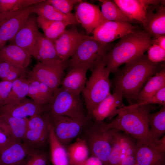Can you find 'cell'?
Returning a JSON list of instances; mask_svg holds the SVG:
<instances>
[{"mask_svg": "<svg viewBox=\"0 0 165 165\" xmlns=\"http://www.w3.org/2000/svg\"><path fill=\"white\" fill-rule=\"evenodd\" d=\"M125 64L115 74L113 92L121 94L123 98L137 101L139 94L148 79L164 67L151 61L144 54Z\"/></svg>", "mask_w": 165, "mask_h": 165, "instance_id": "cell-1", "label": "cell"}, {"mask_svg": "<svg viewBox=\"0 0 165 165\" xmlns=\"http://www.w3.org/2000/svg\"><path fill=\"white\" fill-rule=\"evenodd\" d=\"M154 109L152 105L131 107L124 106L111 122H103L106 129H114L123 131L127 134L151 148L154 141L150 138L149 134L148 117Z\"/></svg>", "mask_w": 165, "mask_h": 165, "instance_id": "cell-2", "label": "cell"}, {"mask_svg": "<svg viewBox=\"0 0 165 165\" xmlns=\"http://www.w3.org/2000/svg\"><path fill=\"white\" fill-rule=\"evenodd\" d=\"M152 41L149 34L137 28L123 36L105 55L106 69L115 74L120 66L144 54Z\"/></svg>", "mask_w": 165, "mask_h": 165, "instance_id": "cell-3", "label": "cell"}, {"mask_svg": "<svg viewBox=\"0 0 165 165\" xmlns=\"http://www.w3.org/2000/svg\"><path fill=\"white\" fill-rule=\"evenodd\" d=\"M105 56L90 70L91 76L82 92L88 116L92 110L111 94L110 73L106 68Z\"/></svg>", "mask_w": 165, "mask_h": 165, "instance_id": "cell-4", "label": "cell"}, {"mask_svg": "<svg viewBox=\"0 0 165 165\" xmlns=\"http://www.w3.org/2000/svg\"><path fill=\"white\" fill-rule=\"evenodd\" d=\"M103 121H94L84 130V137L89 152L96 157L103 165H107L112 146L115 129H106Z\"/></svg>", "mask_w": 165, "mask_h": 165, "instance_id": "cell-5", "label": "cell"}, {"mask_svg": "<svg viewBox=\"0 0 165 165\" xmlns=\"http://www.w3.org/2000/svg\"><path fill=\"white\" fill-rule=\"evenodd\" d=\"M47 106L46 113L50 115L80 119L87 117L80 94L61 87L53 92Z\"/></svg>", "mask_w": 165, "mask_h": 165, "instance_id": "cell-6", "label": "cell"}, {"mask_svg": "<svg viewBox=\"0 0 165 165\" xmlns=\"http://www.w3.org/2000/svg\"><path fill=\"white\" fill-rule=\"evenodd\" d=\"M113 46L112 43L100 42L89 36L80 44L68 61V66L70 69L86 66L90 70Z\"/></svg>", "mask_w": 165, "mask_h": 165, "instance_id": "cell-7", "label": "cell"}, {"mask_svg": "<svg viewBox=\"0 0 165 165\" xmlns=\"http://www.w3.org/2000/svg\"><path fill=\"white\" fill-rule=\"evenodd\" d=\"M46 113L55 135L66 148L84 130L87 124V116L85 118L80 119Z\"/></svg>", "mask_w": 165, "mask_h": 165, "instance_id": "cell-8", "label": "cell"}, {"mask_svg": "<svg viewBox=\"0 0 165 165\" xmlns=\"http://www.w3.org/2000/svg\"><path fill=\"white\" fill-rule=\"evenodd\" d=\"M68 61L59 60L52 61H38L28 75L48 86L53 92L59 88L64 71L68 66Z\"/></svg>", "mask_w": 165, "mask_h": 165, "instance_id": "cell-9", "label": "cell"}, {"mask_svg": "<svg viewBox=\"0 0 165 165\" xmlns=\"http://www.w3.org/2000/svg\"><path fill=\"white\" fill-rule=\"evenodd\" d=\"M50 123L46 113L28 118L23 143L32 148H42L49 141Z\"/></svg>", "mask_w": 165, "mask_h": 165, "instance_id": "cell-10", "label": "cell"}, {"mask_svg": "<svg viewBox=\"0 0 165 165\" xmlns=\"http://www.w3.org/2000/svg\"><path fill=\"white\" fill-rule=\"evenodd\" d=\"M75 13L76 20L89 35L96 28L108 21L103 16L99 6L83 1L77 3Z\"/></svg>", "mask_w": 165, "mask_h": 165, "instance_id": "cell-11", "label": "cell"}, {"mask_svg": "<svg viewBox=\"0 0 165 165\" xmlns=\"http://www.w3.org/2000/svg\"><path fill=\"white\" fill-rule=\"evenodd\" d=\"M75 26L66 29L53 43L59 57L63 61H68L82 42L90 36L79 32Z\"/></svg>", "mask_w": 165, "mask_h": 165, "instance_id": "cell-12", "label": "cell"}, {"mask_svg": "<svg viewBox=\"0 0 165 165\" xmlns=\"http://www.w3.org/2000/svg\"><path fill=\"white\" fill-rule=\"evenodd\" d=\"M38 27L36 18L30 15L24 24L10 41V44L19 46L35 57L40 32Z\"/></svg>", "mask_w": 165, "mask_h": 165, "instance_id": "cell-13", "label": "cell"}, {"mask_svg": "<svg viewBox=\"0 0 165 165\" xmlns=\"http://www.w3.org/2000/svg\"><path fill=\"white\" fill-rule=\"evenodd\" d=\"M137 28L129 22L107 21L96 28L92 33L94 38L97 41L109 43L133 32Z\"/></svg>", "mask_w": 165, "mask_h": 165, "instance_id": "cell-14", "label": "cell"}, {"mask_svg": "<svg viewBox=\"0 0 165 165\" xmlns=\"http://www.w3.org/2000/svg\"><path fill=\"white\" fill-rule=\"evenodd\" d=\"M165 1L149 5L146 11L143 25L144 31L152 38L165 35Z\"/></svg>", "mask_w": 165, "mask_h": 165, "instance_id": "cell-15", "label": "cell"}, {"mask_svg": "<svg viewBox=\"0 0 165 165\" xmlns=\"http://www.w3.org/2000/svg\"><path fill=\"white\" fill-rule=\"evenodd\" d=\"M30 6L18 11L0 22V49L13 38L25 23L31 13Z\"/></svg>", "mask_w": 165, "mask_h": 165, "instance_id": "cell-16", "label": "cell"}, {"mask_svg": "<svg viewBox=\"0 0 165 165\" xmlns=\"http://www.w3.org/2000/svg\"><path fill=\"white\" fill-rule=\"evenodd\" d=\"M123 98L121 94L113 92L100 103L88 116L94 121H102L107 118L111 119L116 116L125 105Z\"/></svg>", "mask_w": 165, "mask_h": 165, "instance_id": "cell-17", "label": "cell"}, {"mask_svg": "<svg viewBox=\"0 0 165 165\" xmlns=\"http://www.w3.org/2000/svg\"><path fill=\"white\" fill-rule=\"evenodd\" d=\"M47 111V105H38L32 99L26 97L16 104L5 105L0 108V114H5L21 118H28V117L42 114Z\"/></svg>", "mask_w": 165, "mask_h": 165, "instance_id": "cell-18", "label": "cell"}, {"mask_svg": "<svg viewBox=\"0 0 165 165\" xmlns=\"http://www.w3.org/2000/svg\"><path fill=\"white\" fill-rule=\"evenodd\" d=\"M114 2L132 21H138L142 24L145 19L147 9L150 5L162 2L160 0H114Z\"/></svg>", "mask_w": 165, "mask_h": 165, "instance_id": "cell-19", "label": "cell"}, {"mask_svg": "<svg viewBox=\"0 0 165 165\" xmlns=\"http://www.w3.org/2000/svg\"><path fill=\"white\" fill-rule=\"evenodd\" d=\"M31 13L46 19L54 21L65 22L69 25H76L78 22L75 13L70 15L65 14L54 7L46 2L45 0L30 6Z\"/></svg>", "mask_w": 165, "mask_h": 165, "instance_id": "cell-20", "label": "cell"}, {"mask_svg": "<svg viewBox=\"0 0 165 165\" xmlns=\"http://www.w3.org/2000/svg\"><path fill=\"white\" fill-rule=\"evenodd\" d=\"M31 148L22 142H13L0 152V165H18Z\"/></svg>", "mask_w": 165, "mask_h": 165, "instance_id": "cell-21", "label": "cell"}, {"mask_svg": "<svg viewBox=\"0 0 165 165\" xmlns=\"http://www.w3.org/2000/svg\"><path fill=\"white\" fill-rule=\"evenodd\" d=\"M28 118L13 117L5 114H0V126L14 140L23 141Z\"/></svg>", "mask_w": 165, "mask_h": 165, "instance_id": "cell-22", "label": "cell"}, {"mask_svg": "<svg viewBox=\"0 0 165 165\" xmlns=\"http://www.w3.org/2000/svg\"><path fill=\"white\" fill-rule=\"evenodd\" d=\"M89 69L86 66L70 68L60 84L61 87L80 94L84 90L86 82V73Z\"/></svg>", "mask_w": 165, "mask_h": 165, "instance_id": "cell-23", "label": "cell"}, {"mask_svg": "<svg viewBox=\"0 0 165 165\" xmlns=\"http://www.w3.org/2000/svg\"><path fill=\"white\" fill-rule=\"evenodd\" d=\"M135 159L137 165H164L165 153L158 152L136 141Z\"/></svg>", "mask_w": 165, "mask_h": 165, "instance_id": "cell-24", "label": "cell"}, {"mask_svg": "<svg viewBox=\"0 0 165 165\" xmlns=\"http://www.w3.org/2000/svg\"><path fill=\"white\" fill-rule=\"evenodd\" d=\"M31 55L19 46L12 44L0 49V61H8L26 68L29 65Z\"/></svg>", "mask_w": 165, "mask_h": 165, "instance_id": "cell-25", "label": "cell"}, {"mask_svg": "<svg viewBox=\"0 0 165 165\" xmlns=\"http://www.w3.org/2000/svg\"><path fill=\"white\" fill-rule=\"evenodd\" d=\"M48 142L52 165H70L67 148L56 137L50 123Z\"/></svg>", "mask_w": 165, "mask_h": 165, "instance_id": "cell-26", "label": "cell"}, {"mask_svg": "<svg viewBox=\"0 0 165 165\" xmlns=\"http://www.w3.org/2000/svg\"><path fill=\"white\" fill-rule=\"evenodd\" d=\"M29 87L27 95L36 104L46 105L50 101L53 94V91L44 83L32 79L28 75Z\"/></svg>", "mask_w": 165, "mask_h": 165, "instance_id": "cell-27", "label": "cell"}, {"mask_svg": "<svg viewBox=\"0 0 165 165\" xmlns=\"http://www.w3.org/2000/svg\"><path fill=\"white\" fill-rule=\"evenodd\" d=\"M164 86H165V67L148 79L139 94L137 103L142 102L150 98Z\"/></svg>", "mask_w": 165, "mask_h": 165, "instance_id": "cell-28", "label": "cell"}, {"mask_svg": "<svg viewBox=\"0 0 165 165\" xmlns=\"http://www.w3.org/2000/svg\"><path fill=\"white\" fill-rule=\"evenodd\" d=\"M35 58L41 62L61 60L57 54L54 43L40 32L37 41Z\"/></svg>", "mask_w": 165, "mask_h": 165, "instance_id": "cell-29", "label": "cell"}, {"mask_svg": "<svg viewBox=\"0 0 165 165\" xmlns=\"http://www.w3.org/2000/svg\"><path fill=\"white\" fill-rule=\"evenodd\" d=\"M36 20L38 26L43 31L45 36L53 43L69 25L66 22L50 20L40 16L36 18Z\"/></svg>", "mask_w": 165, "mask_h": 165, "instance_id": "cell-30", "label": "cell"}, {"mask_svg": "<svg viewBox=\"0 0 165 165\" xmlns=\"http://www.w3.org/2000/svg\"><path fill=\"white\" fill-rule=\"evenodd\" d=\"M29 87L28 74L23 75L14 81L11 91L3 105L16 104L27 96Z\"/></svg>", "mask_w": 165, "mask_h": 165, "instance_id": "cell-31", "label": "cell"}, {"mask_svg": "<svg viewBox=\"0 0 165 165\" xmlns=\"http://www.w3.org/2000/svg\"><path fill=\"white\" fill-rule=\"evenodd\" d=\"M66 148L70 165H80L89 157V149L83 138H77Z\"/></svg>", "mask_w": 165, "mask_h": 165, "instance_id": "cell-32", "label": "cell"}, {"mask_svg": "<svg viewBox=\"0 0 165 165\" xmlns=\"http://www.w3.org/2000/svg\"><path fill=\"white\" fill-rule=\"evenodd\" d=\"M148 123L151 139L154 141L160 139L165 133V105L159 111L149 114Z\"/></svg>", "mask_w": 165, "mask_h": 165, "instance_id": "cell-33", "label": "cell"}, {"mask_svg": "<svg viewBox=\"0 0 165 165\" xmlns=\"http://www.w3.org/2000/svg\"><path fill=\"white\" fill-rule=\"evenodd\" d=\"M43 0H0V22L24 8Z\"/></svg>", "mask_w": 165, "mask_h": 165, "instance_id": "cell-34", "label": "cell"}, {"mask_svg": "<svg viewBox=\"0 0 165 165\" xmlns=\"http://www.w3.org/2000/svg\"><path fill=\"white\" fill-rule=\"evenodd\" d=\"M101 2V11L108 21L130 23L131 20L112 1L100 0Z\"/></svg>", "mask_w": 165, "mask_h": 165, "instance_id": "cell-35", "label": "cell"}, {"mask_svg": "<svg viewBox=\"0 0 165 165\" xmlns=\"http://www.w3.org/2000/svg\"><path fill=\"white\" fill-rule=\"evenodd\" d=\"M28 72L26 68L8 61H0V78L2 80L13 82Z\"/></svg>", "mask_w": 165, "mask_h": 165, "instance_id": "cell-36", "label": "cell"}, {"mask_svg": "<svg viewBox=\"0 0 165 165\" xmlns=\"http://www.w3.org/2000/svg\"><path fill=\"white\" fill-rule=\"evenodd\" d=\"M48 158L40 149L31 148L27 156L18 165H48Z\"/></svg>", "mask_w": 165, "mask_h": 165, "instance_id": "cell-37", "label": "cell"}, {"mask_svg": "<svg viewBox=\"0 0 165 165\" xmlns=\"http://www.w3.org/2000/svg\"><path fill=\"white\" fill-rule=\"evenodd\" d=\"M122 133L115 129L114 138L107 165H119L122 159L121 146Z\"/></svg>", "mask_w": 165, "mask_h": 165, "instance_id": "cell-38", "label": "cell"}, {"mask_svg": "<svg viewBox=\"0 0 165 165\" xmlns=\"http://www.w3.org/2000/svg\"><path fill=\"white\" fill-rule=\"evenodd\" d=\"M121 150L122 159L119 165H137L135 159L136 144L124 143L121 145Z\"/></svg>", "mask_w": 165, "mask_h": 165, "instance_id": "cell-39", "label": "cell"}, {"mask_svg": "<svg viewBox=\"0 0 165 165\" xmlns=\"http://www.w3.org/2000/svg\"><path fill=\"white\" fill-rule=\"evenodd\" d=\"M81 0H46L45 1L52 6L62 13L67 15L72 13L71 11L74 6L81 2Z\"/></svg>", "mask_w": 165, "mask_h": 165, "instance_id": "cell-40", "label": "cell"}, {"mask_svg": "<svg viewBox=\"0 0 165 165\" xmlns=\"http://www.w3.org/2000/svg\"><path fill=\"white\" fill-rule=\"evenodd\" d=\"M158 104L162 105H165V86L157 92L150 98L140 102H137L129 105L131 107Z\"/></svg>", "mask_w": 165, "mask_h": 165, "instance_id": "cell-41", "label": "cell"}, {"mask_svg": "<svg viewBox=\"0 0 165 165\" xmlns=\"http://www.w3.org/2000/svg\"><path fill=\"white\" fill-rule=\"evenodd\" d=\"M147 57L151 61L156 63L164 61L165 50L156 45H152L147 50Z\"/></svg>", "mask_w": 165, "mask_h": 165, "instance_id": "cell-42", "label": "cell"}, {"mask_svg": "<svg viewBox=\"0 0 165 165\" xmlns=\"http://www.w3.org/2000/svg\"><path fill=\"white\" fill-rule=\"evenodd\" d=\"M13 82L2 80L0 82V108L4 103L11 91Z\"/></svg>", "mask_w": 165, "mask_h": 165, "instance_id": "cell-43", "label": "cell"}, {"mask_svg": "<svg viewBox=\"0 0 165 165\" xmlns=\"http://www.w3.org/2000/svg\"><path fill=\"white\" fill-rule=\"evenodd\" d=\"M14 141L0 126V152Z\"/></svg>", "mask_w": 165, "mask_h": 165, "instance_id": "cell-44", "label": "cell"}, {"mask_svg": "<svg viewBox=\"0 0 165 165\" xmlns=\"http://www.w3.org/2000/svg\"><path fill=\"white\" fill-rule=\"evenodd\" d=\"M158 152L165 153V136L164 135L160 139L157 140L153 149Z\"/></svg>", "mask_w": 165, "mask_h": 165, "instance_id": "cell-45", "label": "cell"}, {"mask_svg": "<svg viewBox=\"0 0 165 165\" xmlns=\"http://www.w3.org/2000/svg\"><path fill=\"white\" fill-rule=\"evenodd\" d=\"M80 165H103L101 161L97 158L92 156L88 157Z\"/></svg>", "mask_w": 165, "mask_h": 165, "instance_id": "cell-46", "label": "cell"}, {"mask_svg": "<svg viewBox=\"0 0 165 165\" xmlns=\"http://www.w3.org/2000/svg\"><path fill=\"white\" fill-rule=\"evenodd\" d=\"M152 45H157L165 50V35L161 36L156 38H152Z\"/></svg>", "mask_w": 165, "mask_h": 165, "instance_id": "cell-47", "label": "cell"}, {"mask_svg": "<svg viewBox=\"0 0 165 165\" xmlns=\"http://www.w3.org/2000/svg\"></svg>", "mask_w": 165, "mask_h": 165, "instance_id": "cell-48", "label": "cell"}]
</instances>
